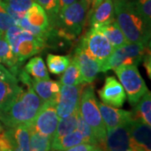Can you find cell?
I'll return each mask as SVG.
<instances>
[{"label":"cell","instance_id":"8","mask_svg":"<svg viewBox=\"0 0 151 151\" xmlns=\"http://www.w3.org/2000/svg\"><path fill=\"white\" fill-rule=\"evenodd\" d=\"M59 119L56 113V102L43 103L29 126L39 134L53 139Z\"/></svg>","mask_w":151,"mask_h":151},{"label":"cell","instance_id":"6","mask_svg":"<svg viewBox=\"0 0 151 151\" xmlns=\"http://www.w3.org/2000/svg\"><path fill=\"white\" fill-rule=\"evenodd\" d=\"M114 70L124 87L126 96H128L129 102L132 106H135L148 91L145 81L141 76L137 65H124Z\"/></svg>","mask_w":151,"mask_h":151},{"label":"cell","instance_id":"24","mask_svg":"<svg viewBox=\"0 0 151 151\" xmlns=\"http://www.w3.org/2000/svg\"><path fill=\"white\" fill-rule=\"evenodd\" d=\"M14 141V151H29V125H19L11 128Z\"/></svg>","mask_w":151,"mask_h":151},{"label":"cell","instance_id":"10","mask_svg":"<svg viewBox=\"0 0 151 151\" xmlns=\"http://www.w3.org/2000/svg\"><path fill=\"white\" fill-rule=\"evenodd\" d=\"M37 112L27 106L18 97L7 111L4 113L2 123L9 128L19 125H29L33 122Z\"/></svg>","mask_w":151,"mask_h":151},{"label":"cell","instance_id":"25","mask_svg":"<svg viewBox=\"0 0 151 151\" xmlns=\"http://www.w3.org/2000/svg\"><path fill=\"white\" fill-rule=\"evenodd\" d=\"M29 75L35 80H47L50 79L47 68L43 59L40 56H35L28 62L24 69Z\"/></svg>","mask_w":151,"mask_h":151},{"label":"cell","instance_id":"44","mask_svg":"<svg viewBox=\"0 0 151 151\" xmlns=\"http://www.w3.org/2000/svg\"><path fill=\"white\" fill-rule=\"evenodd\" d=\"M92 151H103V150H101L100 148H98L97 146H96V147H95V148L93 149V150H92Z\"/></svg>","mask_w":151,"mask_h":151},{"label":"cell","instance_id":"17","mask_svg":"<svg viewBox=\"0 0 151 151\" xmlns=\"http://www.w3.org/2000/svg\"><path fill=\"white\" fill-rule=\"evenodd\" d=\"M92 27L113 20L114 19V6L113 0H102L96 7L88 12Z\"/></svg>","mask_w":151,"mask_h":151},{"label":"cell","instance_id":"5","mask_svg":"<svg viewBox=\"0 0 151 151\" xmlns=\"http://www.w3.org/2000/svg\"><path fill=\"white\" fill-rule=\"evenodd\" d=\"M148 50H150V45L135 43L125 44L113 50L110 56L101 65V71L114 70L124 65H134L138 66Z\"/></svg>","mask_w":151,"mask_h":151},{"label":"cell","instance_id":"40","mask_svg":"<svg viewBox=\"0 0 151 151\" xmlns=\"http://www.w3.org/2000/svg\"><path fill=\"white\" fill-rule=\"evenodd\" d=\"M76 0H59V10L73 4Z\"/></svg>","mask_w":151,"mask_h":151},{"label":"cell","instance_id":"19","mask_svg":"<svg viewBox=\"0 0 151 151\" xmlns=\"http://www.w3.org/2000/svg\"><path fill=\"white\" fill-rule=\"evenodd\" d=\"M97 29L98 31L103 34L105 37L108 40L110 44L113 45L114 49L120 47L125 44L128 43L124 33L120 29L115 18L113 20L105 23L103 24L98 25L97 27H92Z\"/></svg>","mask_w":151,"mask_h":151},{"label":"cell","instance_id":"37","mask_svg":"<svg viewBox=\"0 0 151 151\" xmlns=\"http://www.w3.org/2000/svg\"><path fill=\"white\" fill-rule=\"evenodd\" d=\"M95 147L96 146L93 145H90L87 143H81L73 147H70L65 151H92Z\"/></svg>","mask_w":151,"mask_h":151},{"label":"cell","instance_id":"11","mask_svg":"<svg viewBox=\"0 0 151 151\" xmlns=\"http://www.w3.org/2000/svg\"><path fill=\"white\" fill-rule=\"evenodd\" d=\"M133 119L107 131L103 151H132L130 125Z\"/></svg>","mask_w":151,"mask_h":151},{"label":"cell","instance_id":"32","mask_svg":"<svg viewBox=\"0 0 151 151\" xmlns=\"http://www.w3.org/2000/svg\"><path fill=\"white\" fill-rule=\"evenodd\" d=\"M47 13L50 24L55 19L59 12V0H35Z\"/></svg>","mask_w":151,"mask_h":151},{"label":"cell","instance_id":"21","mask_svg":"<svg viewBox=\"0 0 151 151\" xmlns=\"http://www.w3.org/2000/svg\"><path fill=\"white\" fill-rule=\"evenodd\" d=\"M0 60L2 64L9 67V70L12 74L16 76L21 63L19 61L16 55L14 53L9 44L4 36L0 37Z\"/></svg>","mask_w":151,"mask_h":151},{"label":"cell","instance_id":"38","mask_svg":"<svg viewBox=\"0 0 151 151\" xmlns=\"http://www.w3.org/2000/svg\"><path fill=\"white\" fill-rule=\"evenodd\" d=\"M144 61V66L145 67L147 74L149 77H151V60H150V50H148L145 55L144 58L142 60Z\"/></svg>","mask_w":151,"mask_h":151},{"label":"cell","instance_id":"43","mask_svg":"<svg viewBox=\"0 0 151 151\" xmlns=\"http://www.w3.org/2000/svg\"><path fill=\"white\" fill-rule=\"evenodd\" d=\"M3 119H4V113L0 110V121L2 122V121H3Z\"/></svg>","mask_w":151,"mask_h":151},{"label":"cell","instance_id":"45","mask_svg":"<svg viewBox=\"0 0 151 151\" xmlns=\"http://www.w3.org/2000/svg\"><path fill=\"white\" fill-rule=\"evenodd\" d=\"M3 130H4V126H3L2 124L0 123V132H2Z\"/></svg>","mask_w":151,"mask_h":151},{"label":"cell","instance_id":"47","mask_svg":"<svg viewBox=\"0 0 151 151\" xmlns=\"http://www.w3.org/2000/svg\"><path fill=\"white\" fill-rule=\"evenodd\" d=\"M113 1H115V0H113Z\"/></svg>","mask_w":151,"mask_h":151},{"label":"cell","instance_id":"26","mask_svg":"<svg viewBox=\"0 0 151 151\" xmlns=\"http://www.w3.org/2000/svg\"><path fill=\"white\" fill-rule=\"evenodd\" d=\"M78 111H79V108H77L72 114H70V116L64 118V119H59L53 139H56L61 138L65 135L69 134L71 132L76 129Z\"/></svg>","mask_w":151,"mask_h":151},{"label":"cell","instance_id":"28","mask_svg":"<svg viewBox=\"0 0 151 151\" xmlns=\"http://www.w3.org/2000/svg\"><path fill=\"white\" fill-rule=\"evenodd\" d=\"M60 85H79L82 84L79 67L74 59L70 60V64L60 79Z\"/></svg>","mask_w":151,"mask_h":151},{"label":"cell","instance_id":"33","mask_svg":"<svg viewBox=\"0 0 151 151\" xmlns=\"http://www.w3.org/2000/svg\"><path fill=\"white\" fill-rule=\"evenodd\" d=\"M14 24L15 22L9 14L4 3L0 1V37L4 36L6 31Z\"/></svg>","mask_w":151,"mask_h":151},{"label":"cell","instance_id":"18","mask_svg":"<svg viewBox=\"0 0 151 151\" xmlns=\"http://www.w3.org/2000/svg\"><path fill=\"white\" fill-rule=\"evenodd\" d=\"M60 84L57 81L47 80H35L33 79L32 88L43 103L56 102L58 97Z\"/></svg>","mask_w":151,"mask_h":151},{"label":"cell","instance_id":"41","mask_svg":"<svg viewBox=\"0 0 151 151\" xmlns=\"http://www.w3.org/2000/svg\"><path fill=\"white\" fill-rule=\"evenodd\" d=\"M101 1H102V0H92V5H91V9H90V10H92L94 7H96V6H97V4L101 2Z\"/></svg>","mask_w":151,"mask_h":151},{"label":"cell","instance_id":"46","mask_svg":"<svg viewBox=\"0 0 151 151\" xmlns=\"http://www.w3.org/2000/svg\"><path fill=\"white\" fill-rule=\"evenodd\" d=\"M51 151H57V150H51Z\"/></svg>","mask_w":151,"mask_h":151},{"label":"cell","instance_id":"16","mask_svg":"<svg viewBox=\"0 0 151 151\" xmlns=\"http://www.w3.org/2000/svg\"><path fill=\"white\" fill-rule=\"evenodd\" d=\"M14 75L0 78V110L4 113L23 91Z\"/></svg>","mask_w":151,"mask_h":151},{"label":"cell","instance_id":"15","mask_svg":"<svg viewBox=\"0 0 151 151\" xmlns=\"http://www.w3.org/2000/svg\"><path fill=\"white\" fill-rule=\"evenodd\" d=\"M97 106L107 131L134 119L132 112L118 109L101 102H97Z\"/></svg>","mask_w":151,"mask_h":151},{"label":"cell","instance_id":"4","mask_svg":"<svg viewBox=\"0 0 151 151\" xmlns=\"http://www.w3.org/2000/svg\"><path fill=\"white\" fill-rule=\"evenodd\" d=\"M4 37L21 64L30 56L38 54L45 46V40L35 36L17 24L11 26Z\"/></svg>","mask_w":151,"mask_h":151},{"label":"cell","instance_id":"39","mask_svg":"<svg viewBox=\"0 0 151 151\" xmlns=\"http://www.w3.org/2000/svg\"><path fill=\"white\" fill-rule=\"evenodd\" d=\"M12 75H14V74H12L10 70L7 69L5 66L2 64V62L0 60V78L8 77V76H10Z\"/></svg>","mask_w":151,"mask_h":151},{"label":"cell","instance_id":"2","mask_svg":"<svg viewBox=\"0 0 151 151\" xmlns=\"http://www.w3.org/2000/svg\"><path fill=\"white\" fill-rule=\"evenodd\" d=\"M89 9L81 0H76L73 4L60 9L50 28L56 35L66 40H74L81 35L86 24Z\"/></svg>","mask_w":151,"mask_h":151},{"label":"cell","instance_id":"42","mask_svg":"<svg viewBox=\"0 0 151 151\" xmlns=\"http://www.w3.org/2000/svg\"><path fill=\"white\" fill-rule=\"evenodd\" d=\"M82 1L84 4H86L87 7H88V9H89V10H90V9H91V5H92V0H81ZM89 12V11H88Z\"/></svg>","mask_w":151,"mask_h":151},{"label":"cell","instance_id":"23","mask_svg":"<svg viewBox=\"0 0 151 151\" xmlns=\"http://www.w3.org/2000/svg\"><path fill=\"white\" fill-rule=\"evenodd\" d=\"M132 113L134 119H141L145 124L151 125V93L149 90L135 105Z\"/></svg>","mask_w":151,"mask_h":151},{"label":"cell","instance_id":"13","mask_svg":"<svg viewBox=\"0 0 151 151\" xmlns=\"http://www.w3.org/2000/svg\"><path fill=\"white\" fill-rule=\"evenodd\" d=\"M98 95L103 103L114 108L122 107L127 98L124 87L114 76H108L105 79Z\"/></svg>","mask_w":151,"mask_h":151},{"label":"cell","instance_id":"35","mask_svg":"<svg viewBox=\"0 0 151 151\" xmlns=\"http://www.w3.org/2000/svg\"><path fill=\"white\" fill-rule=\"evenodd\" d=\"M35 2V0H4V3L13 10L25 15V13Z\"/></svg>","mask_w":151,"mask_h":151},{"label":"cell","instance_id":"7","mask_svg":"<svg viewBox=\"0 0 151 151\" xmlns=\"http://www.w3.org/2000/svg\"><path fill=\"white\" fill-rule=\"evenodd\" d=\"M80 45L90 56L97 60L101 65L110 56L114 50L108 39L100 31L92 27L81 38Z\"/></svg>","mask_w":151,"mask_h":151},{"label":"cell","instance_id":"36","mask_svg":"<svg viewBox=\"0 0 151 151\" xmlns=\"http://www.w3.org/2000/svg\"><path fill=\"white\" fill-rule=\"evenodd\" d=\"M14 141L11 128L0 132V151H14Z\"/></svg>","mask_w":151,"mask_h":151},{"label":"cell","instance_id":"29","mask_svg":"<svg viewBox=\"0 0 151 151\" xmlns=\"http://www.w3.org/2000/svg\"><path fill=\"white\" fill-rule=\"evenodd\" d=\"M49 70L55 75L62 74L70 64V59L65 55L49 54L46 58Z\"/></svg>","mask_w":151,"mask_h":151},{"label":"cell","instance_id":"27","mask_svg":"<svg viewBox=\"0 0 151 151\" xmlns=\"http://www.w3.org/2000/svg\"><path fill=\"white\" fill-rule=\"evenodd\" d=\"M29 151H50L52 139L40 134L29 126Z\"/></svg>","mask_w":151,"mask_h":151},{"label":"cell","instance_id":"48","mask_svg":"<svg viewBox=\"0 0 151 151\" xmlns=\"http://www.w3.org/2000/svg\"><path fill=\"white\" fill-rule=\"evenodd\" d=\"M0 1H1V0H0Z\"/></svg>","mask_w":151,"mask_h":151},{"label":"cell","instance_id":"31","mask_svg":"<svg viewBox=\"0 0 151 151\" xmlns=\"http://www.w3.org/2000/svg\"><path fill=\"white\" fill-rule=\"evenodd\" d=\"M19 97L22 102H24L27 106L36 111H39V109L43 104L42 100L39 97V96L33 89H28L25 92L23 90L21 93L19 94Z\"/></svg>","mask_w":151,"mask_h":151},{"label":"cell","instance_id":"1","mask_svg":"<svg viewBox=\"0 0 151 151\" xmlns=\"http://www.w3.org/2000/svg\"><path fill=\"white\" fill-rule=\"evenodd\" d=\"M114 18L128 43L150 45V27L136 9L132 0H115Z\"/></svg>","mask_w":151,"mask_h":151},{"label":"cell","instance_id":"3","mask_svg":"<svg viewBox=\"0 0 151 151\" xmlns=\"http://www.w3.org/2000/svg\"><path fill=\"white\" fill-rule=\"evenodd\" d=\"M79 111L85 122L92 129L97 140V147L103 150L107 129L99 112L92 85L83 86L79 102Z\"/></svg>","mask_w":151,"mask_h":151},{"label":"cell","instance_id":"30","mask_svg":"<svg viewBox=\"0 0 151 151\" xmlns=\"http://www.w3.org/2000/svg\"><path fill=\"white\" fill-rule=\"evenodd\" d=\"M76 129L79 132H81V134L83 135L86 143L97 146V139L95 138V135L93 134L92 129L90 128V126L86 124L85 120L81 117L80 111H78V113H77V127H76Z\"/></svg>","mask_w":151,"mask_h":151},{"label":"cell","instance_id":"34","mask_svg":"<svg viewBox=\"0 0 151 151\" xmlns=\"http://www.w3.org/2000/svg\"><path fill=\"white\" fill-rule=\"evenodd\" d=\"M136 9L139 12L144 20L150 27L151 24V0H132Z\"/></svg>","mask_w":151,"mask_h":151},{"label":"cell","instance_id":"14","mask_svg":"<svg viewBox=\"0 0 151 151\" xmlns=\"http://www.w3.org/2000/svg\"><path fill=\"white\" fill-rule=\"evenodd\" d=\"M150 125L141 119H134L130 125L132 151H151Z\"/></svg>","mask_w":151,"mask_h":151},{"label":"cell","instance_id":"22","mask_svg":"<svg viewBox=\"0 0 151 151\" xmlns=\"http://www.w3.org/2000/svg\"><path fill=\"white\" fill-rule=\"evenodd\" d=\"M81 143H86L83 135L77 129L71 132L70 134L65 135L61 138L52 139L51 150L57 151H65L70 147L79 145Z\"/></svg>","mask_w":151,"mask_h":151},{"label":"cell","instance_id":"20","mask_svg":"<svg viewBox=\"0 0 151 151\" xmlns=\"http://www.w3.org/2000/svg\"><path fill=\"white\" fill-rule=\"evenodd\" d=\"M25 18L33 26L39 28L45 32H50L51 28L48 15L43 8L37 3L35 2L25 13Z\"/></svg>","mask_w":151,"mask_h":151},{"label":"cell","instance_id":"12","mask_svg":"<svg viewBox=\"0 0 151 151\" xmlns=\"http://www.w3.org/2000/svg\"><path fill=\"white\" fill-rule=\"evenodd\" d=\"M73 59L79 67L82 83L93 82L97 74L101 72V64L87 54L80 45L76 49Z\"/></svg>","mask_w":151,"mask_h":151},{"label":"cell","instance_id":"9","mask_svg":"<svg viewBox=\"0 0 151 151\" xmlns=\"http://www.w3.org/2000/svg\"><path fill=\"white\" fill-rule=\"evenodd\" d=\"M83 84V83H82ZM83 85H61L56 98V113L59 119H64L79 108Z\"/></svg>","mask_w":151,"mask_h":151}]
</instances>
